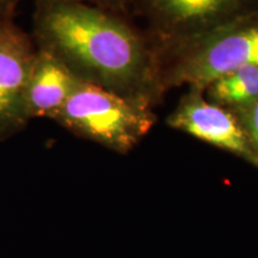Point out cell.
Masks as SVG:
<instances>
[{
	"label": "cell",
	"mask_w": 258,
	"mask_h": 258,
	"mask_svg": "<svg viewBox=\"0 0 258 258\" xmlns=\"http://www.w3.org/2000/svg\"><path fill=\"white\" fill-rule=\"evenodd\" d=\"M35 2H42V0H35ZM49 2L82 3V4L92 5L96 8L109 10V11L125 16L133 9L134 0H49Z\"/></svg>",
	"instance_id": "cell-10"
},
{
	"label": "cell",
	"mask_w": 258,
	"mask_h": 258,
	"mask_svg": "<svg viewBox=\"0 0 258 258\" xmlns=\"http://www.w3.org/2000/svg\"><path fill=\"white\" fill-rule=\"evenodd\" d=\"M232 112H234L239 120L258 160V98L249 105Z\"/></svg>",
	"instance_id": "cell-9"
},
{
	"label": "cell",
	"mask_w": 258,
	"mask_h": 258,
	"mask_svg": "<svg viewBox=\"0 0 258 258\" xmlns=\"http://www.w3.org/2000/svg\"><path fill=\"white\" fill-rule=\"evenodd\" d=\"M80 82L56 56L37 47L25 89L28 120L40 117L51 120Z\"/></svg>",
	"instance_id": "cell-7"
},
{
	"label": "cell",
	"mask_w": 258,
	"mask_h": 258,
	"mask_svg": "<svg viewBox=\"0 0 258 258\" xmlns=\"http://www.w3.org/2000/svg\"><path fill=\"white\" fill-rule=\"evenodd\" d=\"M36 3L34 37L77 78L154 108L164 93L158 51L125 16L72 2Z\"/></svg>",
	"instance_id": "cell-1"
},
{
	"label": "cell",
	"mask_w": 258,
	"mask_h": 258,
	"mask_svg": "<svg viewBox=\"0 0 258 258\" xmlns=\"http://www.w3.org/2000/svg\"><path fill=\"white\" fill-rule=\"evenodd\" d=\"M157 49L182 43L258 12V0H134Z\"/></svg>",
	"instance_id": "cell-4"
},
{
	"label": "cell",
	"mask_w": 258,
	"mask_h": 258,
	"mask_svg": "<svg viewBox=\"0 0 258 258\" xmlns=\"http://www.w3.org/2000/svg\"><path fill=\"white\" fill-rule=\"evenodd\" d=\"M76 137L128 153L156 123L152 106L80 82L51 118Z\"/></svg>",
	"instance_id": "cell-3"
},
{
	"label": "cell",
	"mask_w": 258,
	"mask_h": 258,
	"mask_svg": "<svg viewBox=\"0 0 258 258\" xmlns=\"http://www.w3.org/2000/svg\"><path fill=\"white\" fill-rule=\"evenodd\" d=\"M206 98L235 111L258 98V67L247 66L215 79L203 90Z\"/></svg>",
	"instance_id": "cell-8"
},
{
	"label": "cell",
	"mask_w": 258,
	"mask_h": 258,
	"mask_svg": "<svg viewBox=\"0 0 258 258\" xmlns=\"http://www.w3.org/2000/svg\"><path fill=\"white\" fill-rule=\"evenodd\" d=\"M19 0H0V25L12 22Z\"/></svg>",
	"instance_id": "cell-11"
},
{
	"label": "cell",
	"mask_w": 258,
	"mask_h": 258,
	"mask_svg": "<svg viewBox=\"0 0 258 258\" xmlns=\"http://www.w3.org/2000/svg\"><path fill=\"white\" fill-rule=\"evenodd\" d=\"M157 51L165 91L183 85L203 91L225 74L258 67V12Z\"/></svg>",
	"instance_id": "cell-2"
},
{
	"label": "cell",
	"mask_w": 258,
	"mask_h": 258,
	"mask_svg": "<svg viewBox=\"0 0 258 258\" xmlns=\"http://www.w3.org/2000/svg\"><path fill=\"white\" fill-rule=\"evenodd\" d=\"M36 50L34 37L15 21L0 25V141L18 134L30 122L25 89Z\"/></svg>",
	"instance_id": "cell-5"
},
{
	"label": "cell",
	"mask_w": 258,
	"mask_h": 258,
	"mask_svg": "<svg viewBox=\"0 0 258 258\" xmlns=\"http://www.w3.org/2000/svg\"><path fill=\"white\" fill-rule=\"evenodd\" d=\"M166 122L176 131L234 154L258 167L257 158L234 112L209 102L201 90L189 89Z\"/></svg>",
	"instance_id": "cell-6"
}]
</instances>
